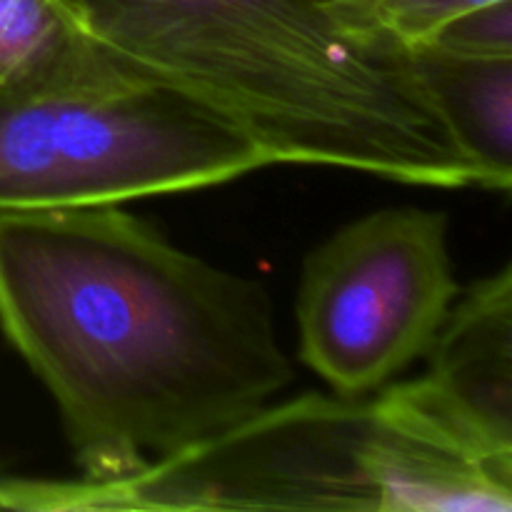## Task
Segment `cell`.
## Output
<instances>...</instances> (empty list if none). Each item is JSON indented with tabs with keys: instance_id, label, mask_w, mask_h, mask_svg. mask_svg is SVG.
<instances>
[{
	"instance_id": "cell-11",
	"label": "cell",
	"mask_w": 512,
	"mask_h": 512,
	"mask_svg": "<svg viewBox=\"0 0 512 512\" xmlns=\"http://www.w3.org/2000/svg\"><path fill=\"white\" fill-rule=\"evenodd\" d=\"M0 510H3V498H0Z\"/></svg>"
},
{
	"instance_id": "cell-3",
	"label": "cell",
	"mask_w": 512,
	"mask_h": 512,
	"mask_svg": "<svg viewBox=\"0 0 512 512\" xmlns=\"http://www.w3.org/2000/svg\"><path fill=\"white\" fill-rule=\"evenodd\" d=\"M458 485L453 443L400 393L373 403L305 395L115 485L28 483L30 510L440 512Z\"/></svg>"
},
{
	"instance_id": "cell-5",
	"label": "cell",
	"mask_w": 512,
	"mask_h": 512,
	"mask_svg": "<svg viewBox=\"0 0 512 512\" xmlns=\"http://www.w3.org/2000/svg\"><path fill=\"white\" fill-rule=\"evenodd\" d=\"M455 298L448 215L370 213L305 260L300 358L338 395L373 393L428 353Z\"/></svg>"
},
{
	"instance_id": "cell-4",
	"label": "cell",
	"mask_w": 512,
	"mask_h": 512,
	"mask_svg": "<svg viewBox=\"0 0 512 512\" xmlns=\"http://www.w3.org/2000/svg\"><path fill=\"white\" fill-rule=\"evenodd\" d=\"M270 165L245 130L160 78L0 93V210L123 203Z\"/></svg>"
},
{
	"instance_id": "cell-1",
	"label": "cell",
	"mask_w": 512,
	"mask_h": 512,
	"mask_svg": "<svg viewBox=\"0 0 512 512\" xmlns=\"http://www.w3.org/2000/svg\"><path fill=\"white\" fill-rule=\"evenodd\" d=\"M0 328L58 403L88 485L225 433L295 380L268 288L118 203L0 210Z\"/></svg>"
},
{
	"instance_id": "cell-7",
	"label": "cell",
	"mask_w": 512,
	"mask_h": 512,
	"mask_svg": "<svg viewBox=\"0 0 512 512\" xmlns=\"http://www.w3.org/2000/svg\"><path fill=\"white\" fill-rule=\"evenodd\" d=\"M420 88L448 128L478 185L512 188V55H460L408 48Z\"/></svg>"
},
{
	"instance_id": "cell-9",
	"label": "cell",
	"mask_w": 512,
	"mask_h": 512,
	"mask_svg": "<svg viewBox=\"0 0 512 512\" xmlns=\"http://www.w3.org/2000/svg\"><path fill=\"white\" fill-rule=\"evenodd\" d=\"M498 0H360L370 20L403 48L423 45L458 15Z\"/></svg>"
},
{
	"instance_id": "cell-6",
	"label": "cell",
	"mask_w": 512,
	"mask_h": 512,
	"mask_svg": "<svg viewBox=\"0 0 512 512\" xmlns=\"http://www.w3.org/2000/svg\"><path fill=\"white\" fill-rule=\"evenodd\" d=\"M418 398L480 453L512 460V268L478 280L425 353Z\"/></svg>"
},
{
	"instance_id": "cell-2",
	"label": "cell",
	"mask_w": 512,
	"mask_h": 512,
	"mask_svg": "<svg viewBox=\"0 0 512 512\" xmlns=\"http://www.w3.org/2000/svg\"><path fill=\"white\" fill-rule=\"evenodd\" d=\"M98 45L233 120L270 163L478 185L408 48L360 0H60Z\"/></svg>"
},
{
	"instance_id": "cell-8",
	"label": "cell",
	"mask_w": 512,
	"mask_h": 512,
	"mask_svg": "<svg viewBox=\"0 0 512 512\" xmlns=\"http://www.w3.org/2000/svg\"><path fill=\"white\" fill-rule=\"evenodd\" d=\"M140 78L148 75L95 43L60 0H0V93L110 88Z\"/></svg>"
},
{
	"instance_id": "cell-10",
	"label": "cell",
	"mask_w": 512,
	"mask_h": 512,
	"mask_svg": "<svg viewBox=\"0 0 512 512\" xmlns=\"http://www.w3.org/2000/svg\"><path fill=\"white\" fill-rule=\"evenodd\" d=\"M423 45L460 55H512V0L458 15Z\"/></svg>"
}]
</instances>
